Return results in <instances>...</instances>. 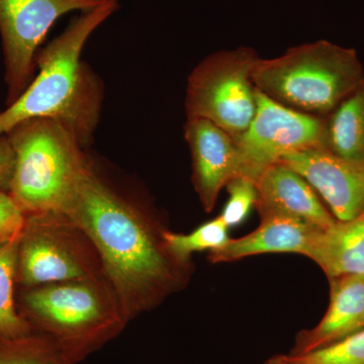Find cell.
<instances>
[{
    "label": "cell",
    "instance_id": "cell-1",
    "mask_svg": "<svg viewBox=\"0 0 364 364\" xmlns=\"http://www.w3.org/2000/svg\"><path fill=\"white\" fill-rule=\"evenodd\" d=\"M61 212L90 237L130 322L188 286L193 263L170 251L157 210L117 186L92 158Z\"/></svg>",
    "mask_w": 364,
    "mask_h": 364
},
{
    "label": "cell",
    "instance_id": "cell-20",
    "mask_svg": "<svg viewBox=\"0 0 364 364\" xmlns=\"http://www.w3.org/2000/svg\"><path fill=\"white\" fill-rule=\"evenodd\" d=\"M282 358L287 364H364V329L308 353Z\"/></svg>",
    "mask_w": 364,
    "mask_h": 364
},
{
    "label": "cell",
    "instance_id": "cell-11",
    "mask_svg": "<svg viewBox=\"0 0 364 364\" xmlns=\"http://www.w3.org/2000/svg\"><path fill=\"white\" fill-rule=\"evenodd\" d=\"M184 138L191 155L193 188L203 210H214L223 188L241 176V162L233 136L205 119H188Z\"/></svg>",
    "mask_w": 364,
    "mask_h": 364
},
{
    "label": "cell",
    "instance_id": "cell-17",
    "mask_svg": "<svg viewBox=\"0 0 364 364\" xmlns=\"http://www.w3.org/2000/svg\"><path fill=\"white\" fill-rule=\"evenodd\" d=\"M18 239L0 246V336L6 338L21 336L32 330L18 312L14 298Z\"/></svg>",
    "mask_w": 364,
    "mask_h": 364
},
{
    "label": "cell",
    "instance_id": "cell-13",
    "mask_svg": "<svg viewBox=\"0 0 364 364\" xmlns=\"http://www.w3.org/2000/svg\"><path fill=\"white\" fill-rule=\"evenodd\" d=\"M329 282L327 312L317 326L299 333L289 355L322 348L364 329V275H344Z\"/></svg>",
    "mask_w": 364,
    "mask_h": 364
},
{
    "label": "cell",
    "instance_id": "cell-3",
    "mask_svg": "<svg viewBox=\"0 0 364 364\" xmlns=\"http://www.w3.org/2000/svg\"><path fill=\"white\" fill-rule=\"evenodd\" d=\"M20 304L31 329L74 364L100 350L130 323L105 275L25 287Z\"/></svg>",
    "mask_w": 364,
    "mask_h": 364
},
{
    "label": "cell",
    "instance_id": "cell-2",
    "mask_svg": "<svg viewBox=\"0 0 364 364\" xmlns=\"http://www.w3.org/2000/svg\"><path fill=\"white\" fill-rule=\"evenodd\" d=\"M119 6L117 0H104L82 11L38 53L39 73L18 100L0 112V136L26 119L53 117L68 126L88 147L100 119L104 87L97 74L81 61V54L91 35Z\"/></svg>",
    "mask_w": 364,
    "mask_h": 364
},
{
    "label": "cell",
    "instance_id": "cell-22",
    "mask_svg": "<svg viewBox=\"0 0 364 364\" xmlns=\"http://www.w3.org/2000/svg\"><path fill=\"white\" fill-rule=\"evenodd\" d=\"M26 214L9 191H0V246L18 238Z\"/></svg>",
    "mask_w": 364,
    "mask_h": 364
},
{
    "label": "cell",
    "instance_id": "cell-16",
    "mask_svg": "<svg viewBox=\"0 0 364 364\" xmlns=\"http://www.w3.org/2000/svg\"><path fill=\"white\" fill-rule=\"evenodd\" d=\"M323 119L320 149L348 161L364 162V81Z\"/></svg>",
    "mask_w": 364,
    "mask_h": 364
},
{
    "label": "cell",
    "instance_id": "cell-19",
    "mask_svg": "<svg viewBox=\"0 0 364 364\" xmlns=\"http://www.w3.org/2000/svg\"><path fill=\"white\" fill-rule=\"evenodd\" d=\"M229 230L222 218L218 215L215 219L200 225L191 233H174L168 230L164 237L170 251L177 258L186 262H191L193 253L203 251L210 253L226 246L231 240Z\"/></svg>",
    "mask_w": 364,
    "mask_h": 364
},
{
    "label": "cell",
    "instance_id": "cell-9",
    "mask_svg": "<svg viewBox=\"0 0 364 364\" xmlns=\"http://www.w3.org/2000/svg\"><path fill=\"white\" fill-rule=\"evenodd\" d=\"M323 127V117L296 111L257 90L253 119L241 135L234 138L241 176L255 181L263 170L282 157L320 148Z\"/></svg>",
    "mask_w": 364,
    "mask_h": 364
},
{
    "label": "cell",
    "instance_id": "cell-15",
    "mask_svg": "<svg viewBox=\"0 0 364 364\" xmlns=\"http://www.w3.org/2000/svg\"><path fill=\"white\" fill-rule=\"evenodd\" d=\"M306 257L317 263L328 279L364 275V218L336 220L320 230Z\"/></svg>",
    "mask_w": 364,
    "mask_h": 364
},
{
    "label": "cell",
    "instance_id": "cell-6",
    "mask_svg": "<svg viewBox=\"0 0 364 364\" xmlns=\"http://www.w3.org/2000/svg\"><path fill=\"white\" fill-rule=\"evenodd\" d=\"M105 275L90 237L66 213L26 214L16 260V284L23 287Z\"/></svg>",
    "mask_w": 364,
    "mask_h": 364
},
{
    "label": "cell",
    "instance_id": "cell-4",
    "mask_svg": "<svg viewBox=\"0 0 364 364\" xmlns=\"http://www.w3.org/2000/svg\"><path fill=\"white\" fill-rule=\"evenodd\" d=\"M14 155L9 193L26 214L65 207L91 157L73 131L53 117H35L9 133Z\"/></svg>",
    "mask_w": 364,
    "mask_h": 364
},
{
    "label": "cell",
    "instance_id": "cell-23",
    "mask_svg": "<svg viewBox=\"0 0 364 364\" xmlns=\"http://www.w3.org/2000/svg\"><path fill=\"white\" fill-rule=\"evenodd\" d=\"M14 155L6 135L0 136V191H9L13 176Z\"/></svg>",
    "mask_w": 364,
    "mask_h": 364
},
{
    "label": "cell",
    "instance_id": "cell-5",
    "mask_svg": "<svg viewBox=\"0 0 364 364\" xmlns=\"http://www.w3.org/2000/svg\"><path fill=\"white\" fill-rule=\"evenodd\" d=\"M252 80L275 102L324 117L363 82L364 69L355 50L320 40L258 59Z\"/></svg>",
    "mask_w": 364,
    "mask_h": 364
},
{
    "label": "cell",
    "instance_id": "cell-24",
    "mask_svg": "<svg viewBox=\"0 0 364 364\" xmlns=\"http://www.w3.org/2000/svg\"><path fill=\"white\" fill-rule=\"evenodd\" d=\"M265 364H287L284 360L282 355L273 356V358L268 359L267 363Z\"/></svg>",
    "mask_w": 364,
    "mask_h": 364
},
{
    "label": "cell",
    "instance_id": "cell-10",
    "mask_svg": "<svg viewBox=\"0 0 364 364\" xmlns=\"http://www.w3.org/2000/svg\"><path fill=\"white\" fill-rule=\"evenodd\" d=\"M279 162L313 186L337 221L364 218V162L341 159L320 148L291 153Z\"/></svg>",
    "mask_w": 364,
    "mask_h": 364
},
{
    "label": "cell",
    "instance_id": "cell-12",
    "mask_svg": "<svg viewBox=\"0 0 364 364\" xmlns=\"http://www.w3.org/2000/svg\"><path fill=\"white\" fill-rule=\"evenodd\" d=\"M260 218L286 215L326 229L336 219L323 205L313 186L301 174L282 162L273 163L255 181Z\"/></svg>",
    "mask_w": 364,
    "mask_h": 364
},
{
    "label": "cell",
    "instance_id": "cell-8",
    "mask_svg": "<svg viewBox=\"0 0 364 364\" xmlns=\"http://www.w3.org/2000/svg\"><path fill=\"white\" fill-rule=\"evenodd\" d=\"M104 0H0V36L4 50L7 105L33 80L38 49L64 14L90 11Z\"/></svg>",
    "mask_w": 364,
    "mask_h": 364
},
{
    "label": "cell",
    "instance_id": "cell-18",
    "mask_svg": "<svg viewBox=\"0 0 364 364\" xmlns=\"http://www.w3.org/2000/svg\"><path fill=\"white\" fill-rule=\"evenodd\" d=\"M0 364H74L45 335L31 330L13 338L0 336Z\"/></svg>",
    "mask_w": 364,
    "mask_h": 364
},
{
    "label": "cell",
    "instance_id": "cell-7",
    "mask_svg": "<svg viewBox=\"0 0 364 364\" xmlns=\"http://www.w3.org/2000/svg\"><path fill=\"white\" fill-rule=\"evenodd\" d=\"M259 56L252 48L220 51L205 57L186 83V119H205L233 138L248 128L257 107L252 72Z\"/></svg>",
    "mask_w": 364,
    "mask_h": 364
},
{
    "label": "cell",
    "instance_id": "cell-21",
    "mask_svg": "<svg viewBox=\"0 0 364 364\" xmlns=\"http://www.w3.org/2000/svg\"><path fill=\"white\" fill-rule=\"evenodd\" d=\"M229 198L223 208V221L229 229L240 226L247 219L257 202L255 181L245 176H236L226 186Z\"/></svg>",
    "mask_w": 364,
    "mask_h": 364
},
{
    "label": "cell",
    "instance_id": "cell-14",
    "mask_svg": "<svg viewBox=\"0 0 364 364\" xmlns=\"http://www.w3.org/2000/svg\"><path fill=\"white\" fill-rule=\"evenodd\" d=\"M321 228L286 215L261 218L257 229L239 239H231L219 250L208 254L210 263L233 262L249 256L269 253L308 255Z\"/></svg>",
    "mask_w": 364,
    "mask_h": 364
}]
</instances>
